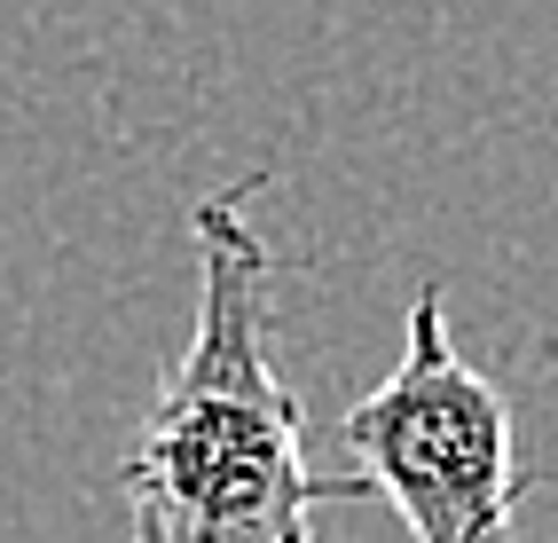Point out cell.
<instances>
[{
  "label": "cell",
  "mask_w": 558,
  "mask_h": 543,
  "mask_svg": "<svg viewBox=\"0 0 558 543\" xmlns=\"http://www.w3.org/2000/svg\"><path fill=\"white\" fill-rule=\"evenodd\" d=\"M252 181L197 197V323L119 464L126 543H315L339 473L307 464L300 394L276 371V244L252 221Z\"/></svg>",
  "instance_id": "cell-1"
},
{
  "label": "cell",
  "mask_w": 558,
  "mask_h": 543,
  "mask_svg": "<svg viewBox=\"0 0 558 543\" xmlns=\"http://www.w3.org/2000/svg\"><path fill=\"white\" fill-rule=\"evenodd\" d=\"M339 488L378 496L409 543H511L527 504L511 402L449 339V300L425 283L401 323V362L339 418Z\"/></svg>",
  "instance_id": "cell-2"
}]
</instances>
